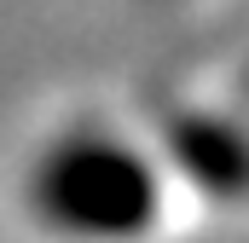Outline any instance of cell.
Wrapping results in <instances>:
<instances>
[{"instance_id": "cell-1", "label": "cell", "mask_w": 249, "mask_h": 243, "mask_svg": "<svg viewBox=\"0 0 249 243\" xmlns=\"http://www.w3.org/2000/svg\"><path fill=\"white\" fill-rule=\"evenodd\" d=\"M174 162L105 122H75L23 174V214L58 243H145L168 220Z\"/></svg>"}]
</instances>
